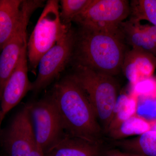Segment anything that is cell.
I'll list each match as a JSON object with an SVG mask.
<instances>
[{
  "label": "cell",
  "instance_id": "1",
  "mask_svg": "<svg viewBox=\"0 0 156 156\" xmlns=\"http://www.w3.org/2000/svg\"><path fill=\"white\" fill-rule=\"evenodd\" d=\"M49 95L66 134L89 142H105L104 133L92 105L72 75L57 82Z\"/></svg>",
  "mask_w": 156,
  "mask_h": 156
},
{
  "label": "cell",
  "instance_id": "2",
  "mask_svg": "<svg viewBox=\"0 0 156 156\" xmlns=\"http://www.w3.org/2000/svg\"><path fill=\"white\" fill-rule=\"evenodd\" d=\"M125 41L120 28L81 26L74 50L77 65L114 77L122 71L127 52Z\"/></svg>",
  "mask_w": 156,
  "mask_h": 156
},
{
  "label": "cell",
  "instance_id": "3",
  "mask_svg": "<svg viewBox=\"0 0 156 156\" xmlns=\"http://www.w3.org/2000/svg\"><path fill=\"white\" fill-rule=\"evenodd\" d=\"M72 75L86 93L106 134L119 97V85L114 77L80 65Z\"/></svg>",
  "mask_w": 156,
  "mask_h": 156
},
{
  "label": "cell",
  "instance_id": "4",
  "mask_svg": "<svg viewBox=\"0 0 156 156\" xmlns=\"http://www.w3.org/2000/svg\"><path fill=\"white\" fill-rule=\"evenodd\" d=\"M59 2L47 1L41 14L27 43V56L29 66L35 70L42 56L66 34L69 26L60 15Z\"/></svg>",
  "mask_w": 156,
  "mask_h": 156
},
{
  "label": "cell",
  "instance_id": "5",
  "mask_svg": "<svg viewBox=\"0 0 156 156\" xmlns=\"http://www.w3.org/2000/svg\"><path fill=\"white\" fill-rule=\"evenodd\" d=\"M26 105L37 146L44 154L66 134L57 109L50 95Z\"/></svg>",
  "mask_w": 156,
  "mask_h": 156
},
{
  "label": "cell",
  "instance_id": "6",
  "mask_svg": "<svg viewBox=\"0 0 156 156\" xmlns=\"http://www.w3.org/2000/svg\"><path fill=\"white\" fill-rule=\"evenodd\" d=\"M44 1L24 0L19 23L14 34L0 52V101L4 87L15 69L23 50L27 46V27L33 13Z\"/></svg>",
  "mask_w": 156,
  "mask_h": 156
},
{
  "label": "cell",
  "instance_id": "7",
  "mask_svg": "<svg viewBox=\"0 0 156 156\" xmlns=\"http://www.w3.org/2000/svg\"><path fill=\"white\" fill-rule=\"evenodd\" d=\"M75 36L69 28L63 38L42 56L38 64L37 75L32 82L31 91L35 93L42 91L63 71L73 53Z\"/></svg>",
  "mask_w": 156,
  "mask_h": 156
},
{
  "label": "cell",
  "instance_id": "8",
  "mask_svg": "<svg viewBox=\"0 0 156 156\" xmlns=\"http://www.w3.org/2000/svg\"><path fill=\"white\" fill-rule=\"evenodd\" d=\"M130 14L126 0H92L87 9L74 20L80 26L103 29L119 28Z\"/></svg>",
  "mask_w": 156,
  "mask_h": 156
},
{
  "label": "cell",
  "instance_id": "9",
  "mask_svg": "<svg viewBox=\"0 0 156 156\" xmlns=\"http://www.w3.org/2000/svg\"><path fill=\"white\" fill-rule=\"evenodd\" d=\"M2 143L7 156H29L36 146L26 105L14 115L3 134Z\"/></svg>",
  "mask_w": 156,
  "mask_h": 156
},
{
  "label": "cell",
  "instance_id": "10",
  "mask_svg": "<svg viewBox=\"0 0 156 156\" xmlns=\"http://www.w3.org/2000/svg\"><path fill=\"white\" fill-rule=\"evenodd\" d=\"M28 63L27 46L3 89L0 109L4 119L9 111L20 103L27 93L31 91L32 82L28 77Z\"/></svg>",
  "mask_w": 156,
  "mask_h": 156
},
{
  "label": "cell",
  "instance_id": "11",
  "mask_svg": "<svg viewBox=\"0 0 156 156\" xmlns=\"http://www.w3.org/2000/svg\"><path fill=\"white\" fill-rule=\"evenodd\" d=\"M156 68V56L152 53L132 48L127 51L122 71L132 87L152 76Z\"/></svg>",
  "mask_w": 156,
  "mask_h": 156
},
{
  "label": "cell",
  "instance_id": "12",
  "mask_svg": "<svg viewBox=\"0 0 156 156\" xmlns=\"http://www.w3.org/2000/svg\"><path fill=\"white\" fill-rule=\"evenodd\" d=\"M111 147L105 142L93 143L66 134L45 156H103Z\"/></svg>",
  "mask_w": 156,
  "mask_h": 156
},
{
  "label": "cell",
  "instance_id": "13",
  "mask_svg": "<svg viewBox=\"0 0 156 156\" xmlns=\"http://www.w3.org/2000/svg\"><path fill=\"white\" fill-rule=\"evenodd\" d=\"M22 0H0V52L14 34L21 14Z\"/></svg>",
  "mask_w": 156,
  "mask_h": 156
},
{
  "label": "cell",
  "instance_id": "14",
  "mask_svg": "<svg viewBox=\"0 0 156 156\" xmlns=\"http://www.w3.org/2000/svg\"><path fill=\"white\" fill-rule=\"evenodd\" d=\"M113 147L145 156H156V131L151 130L134 138L110 140Z\"/></svg>",
  "mask_w": 156,
  "mask_h": 156
},
{
  "label": "cell",
  "instance_id": "15",
  "mask_svg": "<svg viewBox=\"0 0 156 156\" xmlns=\"http://www.w3.org/2000/svg\"><path fill=\"white\" fill-rule=\"evenodd\" d=\"M154 119H149L136 114L109 131L106 135L110 140H119L138 136L152 130Z\"/></svg>",
  "mask_w": 156,
  "mask_h": 156
},
{
  "label": "cell",
  "instance_id": "16",
  "mask_svg": "<svg viewBox=\"0 0 156 156\" xmlns=\"http://www.w3.org/2000/svg\"><path fill=\"white\" fill-rule=\"evenodd\" d=\"M120 28L125 40L132 48L143 50L156 56V45L143 29L140 22L131 20L123 22Z\"/></svg>",
  "mask_w": 156,
  "mask_h": 156
},
{
  "label": "cell",
  "instance_id": "17",
  "mask_svg": "<svg viewBox=\"0 0 156 156\" xmlns=\"http://www.w3.org/2000/svg\"><path fill=\"white\" fill-rule=\"evenodd\" d=\"M139 100V98L132 92L129 95H122L119 96L112 119L107 133L117 128L124 121L137 114Z\"/></svg>",
  "mask_w": 156,
  "mask_h": 156
},
{
  "label": "cell",
  "instance_id": "18",
  "mask_svg": "<svg viewBox=\"0 0 156 156\" xmlns=\"http://www.w3.org/2000/svg\"><path fill=\"white\" fill-rule=\"evenodd\" d=\"M130 6V20L137 22L145 20L156 26V0H134Z\"/></svg>",
  "mask_w": 156,
  "mask_h": 156
},
{
  "label": "cell",
  "instance_id": "19",
  "mask_svg": "<svg viewBox=\"0 0 156 156\" xmlns=\"http://www.w3.org/2000/svg\"><path fill=\"white\" fill-rule=\"evenodd\" d=\"M92 0H61L60 2V15L62 22L69 23L85 10Z\"/></svg>",
  "mask_w": 156,
  "mask_h": 156
},
{
  "label": "cell",
  "instance_id": "20",
  "mask_svg": "<svg viewBox=\"0 0 156 156\" xmlns=\"http://www.w3.org/2000/svg\"><path fill=\"white\" fill-rule=\"evenodd\" d=\"M132 93L143 100H156V78L152 76L137 83Z\"/></svg>",
  "mask_w": 156,
  "mask_h": 156
},
{
  "label": "cell",
  "instance_id": "21",
  "mask_svg": "<svg viewBox=\"0 0 156 156\" xmlns=\"http://www.w3.org/2000/svg\"><path fill=\"white\" fill-rule=\"evenodd\" d=\"M103 156H145L140 154L124 151L115 147H110Z\"/></svg>",
  "mask_w": 156,
  "mask_h": 156
},
{
  "label": "cell",
  "instance_id": "22",
  "mask_svg": "<svg viewBox=\"0 0 156 156\" xmlns=\"http://www.w3.org/2000/svg\"><path fill=\"white\" fill-rule=\"evenodd\" d=\"M141 27L156 45V26L153 25H141Z\"/></svg>",
  "mask_w": 156,
  "mask_h": 156
},
{
  "label": "cell",
  "instance_id": "23",
  "mask_svg": "<svg viewBox=\"0 0 156 156\" xmlns=\"http://www.w3.org/2000/svg\"><path fill=\"white\" fill-rule=\"evenodd\" d=\"M29 156H45L43 152L41 151L36 146L31 152Z\"/></svg>",
  "mask_w": 156,
  "mask_h": 156
},
{
  "label": "cell",
  "instance_id": "24",
  "mask_svg": "<svg viewBox=\"0 0 156 156\" xmlns=\"http://www.w3.org/2000/svg\"><path fill=\"white\" fill-rule=\"evenodd\" d=\"M152 130L156 131V119H154L153 120V123L152 128Z\"/></svg>",
  "mask_w": 156,
  "mask_h": 156
},
{
  "label": "cell",
  "instance_id": "25",
  "mask_svg": "<svg viewBox=\"0 0 156 156\" xmlns=\"http://www.w3.org/2000/svg\"><path fill=\"white\" fill-rule=\"evenodd\" d=\"M3 119H4V118H3L2 111H1V109H0V127H1V124H2Z\"/></svg>",
  "mask_w": 156,
  "mask_h": 156
},
{
  "label": "cell",
  "instance_id": "26",
  "mask_svg": "<svg viewBox=\"0 0 156 156\" xmlns=\"http://www.w3.org/2000/svg\"><path fill=\"white\" fill-rule=\"evenodd\" d=\"M5 156H7V155H5Z\"/></svg>",
  "mask_w": 156,
  "mask_h": 156
}]
</instances>
